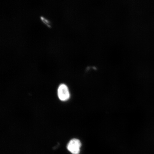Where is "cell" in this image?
<instances>
[{"label":"cell","instance_id":"obj_2","mask_svg":"<svg viewBox=\"0 0 154 154\" xmlns=\"http://www.w3.org/2000/svg\"><path fill=\"white\" fill-rule=\"evenodd\" d=\"M57 95L59 99L62 101H65L69 100L70 94L68 87L65 84H61L57 90Z\"/></svg>","mask_w":154,"mask_h":154},{"label":"cell","instance_id":"obj_1","mask_svg":"<svg viewBox=\"0 0 154 154\" xmlns=\"http://www.w3.org/2000/svg\"><path fill=\"white\" fill-rule=\"evenodd\" d=\"M82 143L80 140L73 138L69 142L67 146V149L72 154H79Z\"/></svg>","mask_w":154,"mask_h":154}]
</instances>
